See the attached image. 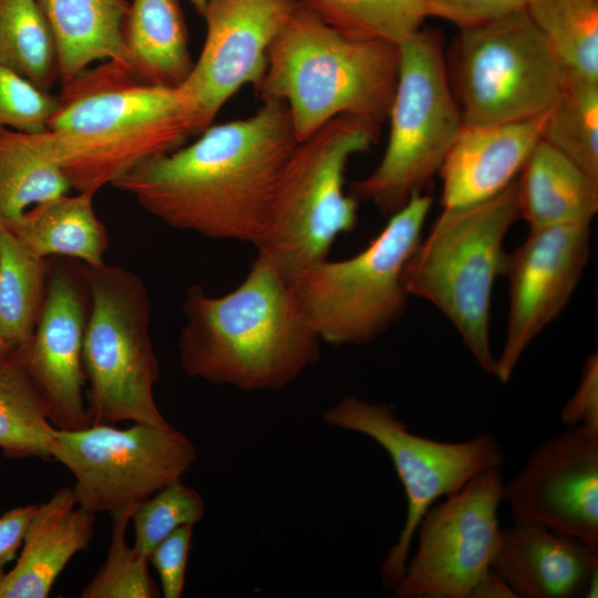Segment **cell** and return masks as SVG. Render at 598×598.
Segmentation results:
<instances>
[{
	"label": "cell",
	"mask_w": 598,
	"mask_h": 598,
	"mask_svg": "<svg viewBox=\"0 0 598 598\" xmlns=\"http://www.w3.org/2000/svg\"><path fill=\"white\" fill-rule=\"evenodd\" d=\"M55 106L56 95L0 65V128L44 132Z\"/></svg>",
	"instance_id": "34"
},
{
	"label": "cell",
	"mask_w": 598,
	"mask_h": 598,
	"mask_svg": "<svg viewBox=\"0 0 598 598\" xmlns=\"http://www.w3.org/2000/svg\"><path fill=\"white\" fill-rule=\"evenodd\" d=\"M432 204L430 195L412 194L360 252L342 260L326 258L296 278L299 301L321 341L365 344L402 318L410 297L403 270Z\"/></svg>",
	"instance_id": "7"
},
{
	"label": "cell",
	"mask_w": 598,
	"mask_h": 598,
	"mask_svg": "<svg viewBox=\"0 0 598 598\" xmlns=\"http://www.w3.org/2000/svg\"><path fill=\"white\" fill-rule=\"evenodd\" d=\"M517 186L519 218L529 229L590 224L598 212V182L542 138Z\"/></svg>",
	"instance_id": "22"
},
{
	"label": "cell",
	"mask_w": 598,
	"mask_h": 598,
	"mask_svg": "<svg viewBox=\"0 0 598 598\" xmlns=\"http://www.w3.org/2000/svg\"><path fill=\"white\" fill-rule=\"evenodd\" d=\"M84 272L90 308L82 363L90 423L169 425L153 392L159 368L150 333L145 283L117 265H84Z\"/></svg>",
	"instance_id": "9"
},
{
	"label": "cell",
	"mask_w": 598,
	"mask_h": 598,
	"mask_svg": "<svg viewBox=\"0 0 598 598\" xmlns=\"http://www.w3.org/2000/svg\"><path fill=\"white\" fill-rule=\"evenodd\" d=\"M38 505L14 507L0 516V575L17 558Z\"/></svg>",
	"instance_id": "38"
},
{
	"label": "cell",
	"mask_w": 598,
	"mask_h": 598,
	"mask_svg": "<svg viewBox=\"0 0 598 598\" xmlns=\"http://www.w3.org/2000/svg\"><path fill=\"white\" fill-rule=\"evenodd\" d=\"M328 25L360 40L400 45L430 18L426 0H299Z\"/></svg>",
	"instance_id": "30"
},
{
	"label": "cell",
	"mask_w": 598,
	"mask_h": 598,
	"mask_svg": "<svg viewBox=\"0 0 598 598\" xmlns=\"http://www.w3.org/2000/svg\"><path fill=\"white\" fill-rule=\"evenodd\" d=\"M178 340L184 372L241 391H277L316 363L320 338L287 279L257 255L244 280L214 297L188 289Z\"/></svg>",
	"instance_id": "3"
},
{
	"label": "cell",
	"mask_w": 598,
	"mask_h": 598,
	"mask_svg": "<svg viewBox=\"0 0 598 598\" xmlns=\"http://www.w3.org/2000/svg\"><path fill=\"white\" fill-rule=\"evenodd\" d=\"M446 66L464 126L540 115L567 75L526 9L460 29Z\"/></svg>",
	"instance_id": "10"
},
{
	"label": "cell",
	"mask_w": 598,
	"mask_h": 598,
	"mask_svg": "<svg viewBox=\"0 0 598 598\" xmlns=\"http://www.w3.org/2000/svg\"><path fill=\"white\" fill-rule=\"evenodd\" d=\"M51 460L74 476L78 504L94 514L110 515L152 496L182 478L197 453L193 442L172 424L134 423L126 429L91 424L75 431L58 430Z\"/></svg>",
	"instance_id": "12"
},
{
	"label": "cell",
	"mask_w": 598,
	"mask_h": 598,
	"mask_svg": "<svg viewBox=\"0 0 598 598\" xmlns=\"http://www.w3.org/2000/svg\"><path fill=\"white\" fill-rule=\"evenodd\" d=\"M93 193L64 194L37 204L6 227L39 257L62 256L99 267L109 238L93 205Z\"/></svg>",
	"instance_id": "24"
},
{
	"label": "cell",
	"mask_w": 598,
	"mask_h": 598,
	"mask_svg": "<svg viewBox=\"0 0 598 598\" xmlns=\"http://www.w3.org/2000/svg\"><path fill=\"white\" fill-rule=\"evenodd\" d=\"M205 515L200 494L174 480L140 503L132 512L133 548L148 559L153 548L177 528L196 525Z\"/></svg>",
	"instance_id": "33"
},
{
	"label": "cell",
	"mask_w": 598,
	"mask_h": 598,
	"mask_svg": "<svg viewBox=\"0 0 598 598\" xmlns=\"http://www.w3.org/2000/svg\"><path fill=\"white\" fill-rule=\"evenodd\" d=\"M134 508L111 515L110 546L100 570L82 589V598H158L159 588L148 571V559L126 543Z\"/></svg>",
	"instance_id": "32"
},
{
	"label": "cell",
	"mask_w": 598,
	"mask_h": 598,
	"mask_svg": "<svg viewBox=\"0 0 598 598\" xmlns=\"http://www.w3.org/2000/svg\"><path fill=\"white\" fill-rule=\"evenodd\" d=\"M95 515L81 507L72 487L38 505L17 563L0 575V598H45L79 551L94 537Z\"/></svg>",
	"instance_id": "20"
},
{
	"label": "cell",
	"mask_w": 598,
	"mask_h": 598,
	"mask_svg": "<svg viewBox=\"0 0 598 598\" xmlns=\"http://www.w3.org/2000/svg\"><path fill=\"white\" fill-rule=\"evenodd\" d=\"M504 481L484 471L460 491L434 503L421 518L417 547L392 594L396 598H471L492 568L501 526Z\"/></svg>",
	"instance_id": "13"
},
{
	"label": "cell",
	"mask_w": 598,
	"mask_h": 598,
	"mask_svg": "<svg viewBox=\"0 0 598 598\" xmlns=\"http://www.w3.org/2000/svg\"><path fill=\"white\" fill-rule=\"evenodd\" d=\"M379 136L380 124L341 115L293 148L255 246L290 281L328 258L334 240L355 227L358 200L346 193V169Z\"/></svg>",
	"instance_id": "6"
},
{
	"label": "cell",
	"mask_w": 598,
	"mask_h": 598,
	"mask_svg": "<svg viewBox=\"0 0 598 598\" xmlns=\"http://www.w3.org/2000/svg\"><path fill=\"white\" fill-rule=\"evenodd\" d=\"M400 45L347 37L299 2L272 42L255 89L286 104L298 142L341 115L388 118Z\"/></svg>",
	"instance_id": "4"
},
{
	"label": "cell",
	"mask_w": 598,
	"mask_h": 598,
	"mask_svg": "<svg viewBox=\"0 0 598 598\" xmlns=\"http://www.w3.org/2000/svg\"><path fill=\"white\" fill-rule=\"evenodd\" d=\"M471 598H517L514 590L492 568L480 579Z\"/></svg>",
	"instance_id": "39"
},
{
	"label": "cell",
	"mask_w": 598,
	"mask_h": 598,
	"mask_svg": "<svg viewBox=\"0 0 598 598\" xmlns=\"http://www.w3.org/2000/svg\"><path fill=\"white\" fill-rule=\"evenodd\" d=\"M390 132L378 166L350 194L385 215L432 181L464 127L446 66L442 35L424 25L400 44Z\"/></svg>",
	"instance_id": "8"
},
{
	"label": "cell",
	"mask_w": 598,
	"mask_h": 598,
	"mask_svg": "<svg viewBox=\"0 0 598 598\" xmlns=\"http://www.w3.org/2000/svg\"><path fill=\"white\" fill-rule=\"evenodd\" d=\"M55 429L16 353L0 354V448L9 458L51 461Z\"/></svg>",
	"instance_id": "27"
},
{
	"label": "cell",
	"mask_w": 598,
	"mask_h": 598,
	"mask_svg": "<svg viewBox=\"0 0 598 598\" xmlns=\"http://www.w3.org/2000/svg\"><path fill=\"white\" fill-rule=\"evenodd\" d=\"M323 421L333 427L373 440L390 456L406 497V517L396 542L380 568L382 586L393 590L402 577L416 527L441 497L460 491L477 474L499 468L503 450L489 433L464 442H441L412 433L391 406L354 395L326 410Z\"/></svg>",
	"instance_id": "11"
},
{
	"label": "cell",
	"mask_w": 598,
	"mask_h": 598,
	"mask_svg": "<svg viewBox=\"0 0 598 598\" xmlns=\"http://www.w3.org/2000/svg\"><path fill=\"white\" fill-rule=\"evenodd\" d=\"M89 308L84 265L50 266L35 330L24 347L12 350L44 403L50 422L61 431L91 425L82 363Z\"/></svg>",
	"instance_id": "17"
},
{
	"label": "cell",
	"mask_w": 598,
	"mask_h": 598,
	"mask_svg": "<svg viewBox=\"0 0 598 598\" xmlns=\"http://www.w3.org/2000/svg\"><path fill=\"white\" fill-rule=\"evenodd\" d=\"M34 134L71 188L96 194L184 145L197 128L182 85L150 84L121 63L104 61L62 84L47 131Z\"/></svg>",
	"instance_id": "2"
},
{
	"label": "cell",
	"mask_w": 598,
	"mask_h": 598,
	"mask_svg": "<svg viewBox=\"0 0 598 598\" xmlns=\"http://www.w3.org/2000/svg\"><path fill=\"white\" fill-rule=\"evenodd\" d=\"M70 189L61 168L39 147L34 133L0 128V225H10L32 206Z\"/></svg>",
	"instance_id": "26"
},
{
	"label": "cell",
	"mask_w": 598,
	"mask_h": 598,
	"mask_svg": "<svg viewBox=\"0 0 598 598\" xmlns=\"http://www.w3.org/2000/svg\"><path fill=\"white\" fill-rule=\"evenodd\" d=\"M519 218L517 178L484 200L443 210L421 237L404 270L410 296L433 305L454 326L481 369L494 375L491 301L506 275V235Z\"/></svg>",
	"instance_id": "5"
},
{
	"label": "cell",
	"mask_w": 598,
	"mask_h": 598,
	"mask_svg": "<svg viewBox=\"0 0 598 598\" xmlns=\"http://www.w3.org/2000/svg\"><path fill=\"white\" fill-rule=\"evenodd\" d=\"M193 529L192 525L177 528L158 543L148 556V563L158 574L161 594L165 598L183 596Z\"/></svg>",
	"instance_id": "35"
},
{
	"label": "cell",
	"mask_w": 598,
	"mask_h": 598,
	"mask_svg": "<svg viewBox=\"0 0 598 598\" xmlns=\"http://www.w3.org/2000/svg\"><path fill=\"white\" fill-rule=\"evenodd\" d=\"M198 14H202L206 0H189Z\"/></svg>",
	"instance_id": "40"
},
{
	"label": "cell",
	"mask_w": 598,
	"mask_h": 598,
	"mask_svg": "<svg viewBox=\"0 0 598 598\" xmlns=\"http://www.w3.org/2000/svg\"><path fill=\"white\" fill-rule=\"evenodd\" d=\"M492 569L517 598L598 596V551L537 524L502 528Z\"/></svg>",
	"instance_id": "18"
},
{
	"label": "cell",
	"mask_w": 598,
	"mask_h": 598,
	"mask_svg": "<svg viewBox=\"0 0 598 598\" xmlns=\"http://www.w3.org/2000/svg\"><path fill=\"white\" fill-rule=\"evenodd\" d=\"M50 265L0 225V339L19 350L31 339L45 300Z\"/></svg>",
	"instance_id": "25"
},
{
	"label": "cell",
	"mask_w": 598,
	"mask_h": 598,
	"mask_svg": "<svg viewBox=\"0 0 598 598\" xmlns=\"http://www.w3.org/2000/svg\"><path fill=\"white\" fill-rule=\"evenodd\" d=\"M542 140L598 182V81L567 70Z\"/></svg>",
	"instance_id": "28"
},
{
	"label": "cell",
	"mask_w": 598,
	"mask_h": 598,
	"mask_svg": "<svg viewBox=\"0 0 598 598\" xmlns=\"http://www.w3.org/2000/svg\"><path fill=\"white\" fill-rule=\"evenodd\" d=\"M298 6L299 0H206L203 49L182 84L197 135L241 87H257L269 49Z\"/></svg>",
	"instance_id": "15"
},
{
	"label": "cell",
	"mask_w": 598,
	"mask_h": 598,
	"mask_svg": "<svg viewBox=\"0 0 598 598\" xmlns=\"http://www.w3.org/2000/svg\"><path fill=\"white\" fill-rule=\"evenodd\" d=\"M590 224L529 229L508 256L509 312L494 375L506 383L530 342L565 309L587 266Z\"/></svg>",
	"instance_id": "16"
},
{
	"label": "cell",
	"mask_w": 598,
	"mask_h": 598,
	"mask_svg": "<svg viewBox=\"0 0 598 598\" xmlns=\"http://www.w3.org/2000/svg\"><path fill=\"white\" fill-rule=\"evenodd\" d=\"M297 144L286 104L262 101L254 114L209 125L112 186L174 229L255 247Z\"/></svg>",
	"instance_id": "1"
},
{
	"label": "cell",
	"mask_w": 598,
	"mask_h": 598,
	"mask_svg": "<svg viewBox=\"0 0 598 598\" xmlns=\"http://www.w3.org/2000/svg\"><path fill=\"white\" fill-rule=\"evenodd\" d=\"M547 112L522 121L464 126L439 171L442 206L484 200L516 179L542 138Z\"/></svg>",
	"instance_id": "19"
},
{
	"label": "cell",
	"mask_w": 598,
	"mask_h": 598,
	"mask_svg": "<svg viewBox=\"0 0 598 598\" xmlns=\"http://www.w3.org/2000/svg\"><path fill=\"white\" fill-rule=\"evenodd\" d=\"M529 0H426L430 17L458 29L474 27L526 9Z\"/></svg>",
	"instance_id": "36"
},
{
	"label": "cell",
	"mask_w": 598,
	"mask_h": 598,
	"mask_svg": "<svg viewBox=\"0 0 598 598\" xmlns=\"http://www.w3.org/2000/svg\"><path fill=\"white\" fill-rule=\"evenodd\" d=\"M11 349L0 339V354L10 351Z\"/></svg>",
	"instance_id": "41"
},
{
	"label": "cell",
	"mask_w": 598,
	"mask_h": 598,
	"mask_svg": "<svg viewBox=\"0 0 598 598\" xmlns=\"http://www.w3.org/2000/svg\"><path fill=\"white\" fill-rule=\"evenodd\" d=\"M560 419L568 426L585 425L598 430V354L585 360L579 383L564 405Z\"/></svg>",
	"instance_id": "37"
},
{
	"label": "cell",
	"mask_w": 598,
	"mask_h": 598,
	"mask_svg": "<svg viewBox=\"0 0 598 598\" xmlns=\"http://www.w3.org/2000/svg\"><path fill=\"white\" fill-rule=\"evenodd\" d=\"M128 70L141 81L177 87L194 62L181 0H131L123 22Z\"/></svg>",
	"instance_id": "23"
},
{
	"label": "cell",
	"mask_w": 598,
	"mask_h": 598,
	"mask_svg": "<svg viewBox=\"0 0 598 598\" xmlns=\"http://www.w3.org/2000/svg\"><path fill=\"white\" fill-rule=\"evenodd\" d=\"M514 522L574 537L598 551V430L570 425L530 453L504 483Z\"/></svg>",
	"instance_id": "14"
},
{
	"label": "cell",
	"mask_w": 598,
	"mask_h": 598,
	"mask_svg": "<svg viewBox=\"0 0 598 598\" xmlns=\"http://www.w3.org/2000/svg\"><path fill=\"white\" fill-rule=\"evenodd\" d=\"M51 30L61 84L95 62L128 69L123 39L127 0H38Z\"/></svg>",
	"instance_id": "21"
},
{
	"label": "cell",
	"mask_w": 598,
	"mask_h": 598,
	"mask_svg": "<svg viewBox=\"0 0 598 598\" xmlns=\"http://www.w3.org/2000/svg\"><path fill=\"white\" fill-rule=\"evenodd\" d=\"M526 11L568 71L598 81V0H529Z\"/></svg>",
	"instance_id": "31"
},
{
	"label": "cell",
	"mask_w": 598,
	"mask_h": 598,
	"mask_svg": "<svg viewBox=\"0 0 598 598\" xmlns=\"http://www.w3.org/2000/svg\"><path fill=\"white\" fill-rule=\"evenodd\" d=\"M0 65L45 92L59 80L53 37L38 0H0Z\"/></svg>",
	"instance_id": "29"
}]
</instances>
